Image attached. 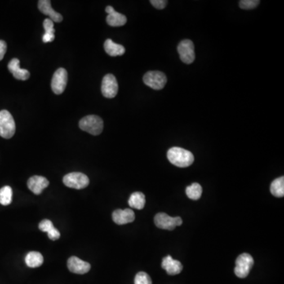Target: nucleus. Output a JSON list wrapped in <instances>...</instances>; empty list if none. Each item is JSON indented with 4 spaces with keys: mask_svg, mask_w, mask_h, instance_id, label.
I'll use <instances>...</instances> for the list:
<instances>
[{
    "mask_svg": "<svg viewBox=\"0 0 284 284\" xmlns=\"http://www.w3.org/2000/svg\"><path fill=\"white\" fill-rule=\"evenodd\" d=\"M166 156L172 165L179 167H187L194 161V156L192 152L179 147L170 148Z\"/></svg>",
    "mask_w": 284,
    "mask_h": 284,
    "instance_id": "1",
    "label": "nucleus"
},
{
    "mask_svg": "<svg viewBox=\"0 0 284 284\" xmlns=\"http://www.w3.org/2000/svg\"><path fill=\"white\" fill-rule=\"evenodd\" d=\"M79 127L81 130L96 136L103 131L104 122L99 116H87L80 120Z\"/></svg>",
    "mask_w": 284,
    "mask_h": 284,
    "instance_id": "2",
    "label": "nucleus"
},
{
    "mask_svg": "<svg viewBox=\"0 0 284 284\" xmlns=\"http://www.w3.org/2000/svg\"><path fill=\"white\" fill-rule=\"evenodd\" d=\"M16 130L15 122L11 114L2 110L0 112V136L6 139H10L14 136Z\"/></svg>",
    "mask_w": 284,
    "mask_h": 284,
    "instance_id": "3",
    "label": "nucleus"
},
{
    "mask_svg": "<svg viewBox=\"0 0 284 284\" xmlns=\"http://www.w3.org/2000/svg\"><path fill=\"white\" fill-rule=\"evenodd\" d=\"M254 264V258H252L251 255L249 254H241L236 259L235 273L238 278H246L250 274Z\"/></svg>",
    "mask_w": 284,
    "mask_h": 284,
    "instance_id": "4",
    "label": "nucleus"
},
{
    "mask_svg": "<svg viewBox=\"0 0 284 284\" xmlns=\"http://www.w3.org/2000/svg\"><path fill=\"white\" fill-rule=\"evenodd\" d=\"M63 183L69 188L81 189L90 184V179L87 175L80 172H72L63 177Z\"/></svg>",
    "mask_w": 284,
    "mask_h": 284,
    "instance_id": "5",
    "label": "nucleus"
},
{
    "mask_svg": "<svg viewBox=\"0 0 284 284\" xmlns=\"http://www.w3.org/2000/svg\"><path fill=\"white\" fill-rule=\"evenodd\" d=\"M155 224L156 227L163 230L173 231L175 227L182 225L183 220L181 217H171L165 213H160L156 214L154 218Z\"/></svg>",
    "mask_w": 284,
    "mask_h": 284,
    "instance_id": "6",
    "label": "nucleus"
},
{
    "mask_svg": "<svg viewBox=\"0 0 284 284\" xmlns=\"http://www.w3.org/2000/svg\"><path fill=\"white\" fill-rule=\"evenodd\" d=\"M143 81L148 87L155 90H161L166 83V77L161 71H148L143 77Z\"/></svg>",
    "mask_w": 284,
    "mask_h": 284,
    "instance_id": "7",
    "label": "nucleus"
},
{
    "mask_svg": "<svg viewBox=\"0 0 284 284\" xmlns=\"http://www.w3.org/2000/svg\"><path fill=\"white\" fill-rule=\"evenodd\" d=\"M68 73L64 68H59L55 71L51 80V90L57 95L63 94L67 87Z\"/></svg>",
    "mask_w": 284,
    "mask_h": 284,
    "instance_id": "8",
    "label": "nucleus"
},
{
    "mask_svg": "<svg viewBox=\"0 0 284 284\" xmlns=\"http://www.w3.org/2000/svg\"><path fill=\"white\" fill-rule=\"evenodd\" d=\"M118 85L116 77L113 74L108 73L104 76L102 81L101 92L102 94L106 98L115 97L118 94Z\"/></svg>",
    "mask_w": 284,
    "mask_h": 284,
    "instance_id": "9",
    "label": "nucleus"
},
{
    "mask_svg": "<svg viewBox=\"0 0 284 284\" xmlns=\"http://www.w3.org/2000/svg\"><path fill=\"white\" fill-rule=\"evenodd\" d=\"M181 60L187 64H190L195 59L194 45L189 40H183L178 46Z\"/></svg>",
    "mask_w": 284,
    "mask_h": 284,
    "instance_id": "10",
    "label": "nucleus"
},
{
    "mask_svg": "<svg viewBox=\"0 0 284 284\" xmlns=\"http://www.w3.org/2000/svg\"><path fill=\"white\" fill-rule=\"evenodd\" d=\"M67 267L70 272L75 273V274L83 275L90 272L91 265L90 263L81 260L80 258L73 256L68 259Z\"/></svg>",
    "mask_w": 284,
    "mask_h": 284,
    "instance_id": "11",
    "label": "nucleus"
},
{
    "mask_svg": "<svg viewBox=\"0 0 284 284\" xmlns=\"http://www.w3.org/2000/svg\"><path fill=\"white\" fill-rule=\"evenodd\" d=\"M113 221L118 225H123L126 223H132L135 219L134 211L130 209H117L112 214Z\"/></svg>",
    "mask_w": 284,
    "mask_h": 284,
    "instance_id": "12",
    "label": "nucleus"
},
{
    "mask_svg": "<svg viewBox=\"0 0 284 284\" xmlns=\"http://www.w3.org/2000/svg\"><path fill=\"white\" fill-rule=\"evenodd\" d=\"M48 180L45 177L40 176V175L31 177L27 182L28 189L37 195L41 194L42 191L48 187Z\"/></svg>",
    "mask_w": 284,
    "mask_h": 284,
    "instance_id": "13",
    "label": "nucleus"
},
{
    "mask_svg": "<svg viewBox=\"0 0 284 284\" xmlns=\"http://www.w3.org/2000/svg\"><path fill=\"white\" fill-rule=\"evenodd\" d=\"M105 10L106 12L108 14L106 20H107V23L109 24L110 26H122L126 24V21H127L126 17L123 14L116 11L112 6H107Z\"/></svg>",
    "mask_w": 284,
    "mask_h": 284,
    "instance_id": "14",
    "label": "nucleus"
},
{
    "mask_svg": "<svg viewBox=\"0 0 284 284\" xmlns=\"http://www.w3.org/2000/svg\"><path fill=\"white\" fill-rule=\"evenodd\" d=\"M38 8L43 14L47 15L53 23H61L63 18L61 14L53 10L50 0H41L38 2Z\"/></svg>",
    "mask_w": 284,
    "mask_h": 284,
    "instance_id": "15",
    "label": "nucleus"
},
{
    "mask_svg": "<svg viewBox=\"0 0 284 284\" xmlns=\"http://www.w3.org/2000/svg\"><path fill=\"white\" fill-rule=\"evenodd\" d=\"M162 268L170 276L178 275L183 271V265L179 260H174L170 256H166L162 261Z\"/></svg>",
    "mask_w": 284,
    "mask_h": 284,
    "instance_id": "16",
    "label": "nucleus"
},
{
    "mask_svg": "<svg viewBox=\"0 0 284 284\" xmlns=\"http://www.w3.org/2000/svg\"><path fill=\"white\" fill-rule=\"evenodd\" d=\"M8 70L12 73L16 79L25 81L30 77V73L27 70L22 69L20 67V63L18 59H13L9 63Z\"/></svg>",
    "mask_w": 284,
    "mask_h": 284,
    "instance_id": "17",
    "label": "nucleus"
},
{
    "mask_svg": "<svg viewBox=\"0 0 284 284\" xmlns=\"http://www.w3.org/2000/svg\"><path fill=\"white\" fill-rule=\"evenodd\" d=\"M104 50L110 56H118L123 55L126 50L121 45H118L111 40L108 39L104 43Z\"/></svg>",
    "mask_w": 284,
    "mask_h": 284,
    "instance_id": "18",
    "label": "nucleus"
},
{
    "mask_svg": "<svg viewBox=\"0 0 284 284\" xmlns=\"http://www.w3.org/2000/svg\"><path fill=\"white\" fill-rule=\"evenodd\" d=\"M44 258L41 253L37 251L29 252L25 257V264L29 268H37L42 265Z\"/></svg>",
    "mask_w": 284,
    "mask_h": 284,
    "instance_id": "19",
    "label": "nucleus"
},
{
    "mask_svg": "<svg viewBox=\"0 0 284 284\" xmlns=\"http://www.w3.org/2000/svg\"><path fill=\"white\" fill-rule=\"evenodd\" d=\"M128 203L133 209H138V210L144 209V205H145V196L141 192H135L130 195Z\"/></svg>",
    "mask_w": 284,
    "mask_h": 284,
    "instance_id": "20",
    "label": "nucleus"
},
{
    "mask_svg": "<svg viewBox=\"0 0 284 284\" xmlns=\"http://www.w3.org/2000/svg\"><path fill=\"white\" fill-rule=\"evenodd\" d=\"M44 28L45 33L43 36V42H52L55 40V28H54V23L51 19H46L44 21Z\"/></svg>",
    "mask_w": 284,
    "mask_h": 284,
    "instance_id": "21",
    "label": "nucleus"
},
{
    "mask_svg": "<svg viewBox=\"0 0 284 284\" xmlns=\"http://www.w3.org/2000/svg\"><path fill=\"white\" fill-rule=\"evenodd\" d=\"M270 190L273 196L276 197H283L284 196V177H280L275 179L271 184Z\"/></svg>",
    "mask_w": 284,
    "mask_h": 284,
    "instance_id": "22",
    "label": "nucleus"
},
{
    "mask_svg": "<svg viewBox=\"0 0 284 284\" xmlns=\"http://www.w3.org/2000/svg\"><path fill=\"white\" fill-rule=\"evenodd\" d=\"M186 193H187V197H189V199L197 201L200 199L201 194H202V187L199 183H193L189 187H187Z\"/></svg>",
    "mask_w": 284,
    "mask_h": 284,
    "instance_id": "23",
    "label": "nucleus"
},
{
    "mask_svg": "<svg viewBox=\"0 0 284 284\" xmlns=\"http://www.w3.org/2000/svg\"><path fill=\"white\" fill-rule=\"evenodd\" d=\"M13 191L11 187L6 186L0 189V204L2 205H10L12 202Z\"/></svg>",
    "mask_w": 284,
    "mask_h": 284,
    "instance_id": "24",
    "label": "nucleus"
},
{
    "mask_svg": "<svg viewBox=\"0 0 284 284\" xmlns=\"http://www.w3.org/2000/svg\"><path fill=\"white\" fill-rule=\"evenodd\" d=\"M134 284H152V280L146 272H140L135 276Z\"/></svg>",
    "mask_w": 284,
    "mask_h": 284,
    "instance_id": "25",
    "label": "nucleus"
},
{
    "mask_svg": "<svg viewBox=\"0 0 284 284\" xmlns=\"http://www.w3.org/2000/svg\"><path fill=\"white\" fill-rule=\"evenodd\" d=\"M259 3V0H241L239 2V6L243 10H251L257 7Z\"/></svg>",
    "mask_w": 284,
    "mask_h": 284,
    "instance_id": "26",
    "label": "nucleus"
},
{
    "mask_svg": "<svg viewBox=\"0 0 284 284\" xmlns=\"http://www.w3.org/2000/svg\"><path fill=\"white\" fill-rule=\"evenodd\" d=\"M54 227H55L53 225L52 222L49 219H44L41 223H39V229L43 232L48 233Z\"/></svg>",
    "mask_w": 284,
    "mask_h": 284,
    "instance_id": "27",
    "label": "nucleus"
},
{
    "mask_svg": "<svg viewBox=\"0 0 284 284\" xmlns=\"http://www.w3.org/2000/svg\"><path fill=\"white\" fill-rule=\"evenodd\" d=\"M150 2L152 3V6L156 7V9L162 10V9L165 8V6H166V3H167V1H166V0H151Z\"/></svg>",
    "mask_w": 284,
    "mask_h": 284,
    "instance_id": "28",
    "label": "nucleus"
},
{
    "mask_svg": "<svg viewBox=\"0 0 284 284\" xmlns=\"http://www.w3.org/2000/svg\"><path fill=\"white\" fill-rule=\"evenodd\" d=\"M47 236H48L50 239L52 240V241H55V240L59 239V237H60V233L55 227H54L51 231H50L47 233Z\"/></svg>",
    "mask_w": 284,
    "mask_h": 284,
    "instance_id": "29",
    "label": "nucleus"
},
{
    "mask_svg": "<svg viewBox=\"0 0 284 284\" xmlns=\"http://www.w3.org/2000/svg\"><path fill=\"white\" fill-rule=\"evenodd\" d=\"M6 49H7V46H6V42L0 40V61L3 59L6 52Z\"/></svg>",
    "mask_w": 284,
    "mask_h": 284,
    "instance_id": "30",
    "label": "nucleus"
}]
</instances>
